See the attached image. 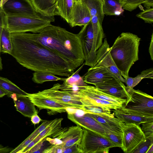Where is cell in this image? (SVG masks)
I'll return each instance as SVG.
<instances>
[{
  "mask_svg": "<svg viewBox=\"0 0 153 153\" xmlns=\"http://www.w3.org/2000/svg\"><path fill=\"white\" fill-rule=\"evenodd\" d=\"M11 38L13 50L10 55L27 69L68 77L77 68L42 45L35 39L32 33H12Z\"/></svg>",
  "mask_w": 153,
  "mask_h": 153,
  "instance_id": "cell-1",
  "label": "cell"
},
{
  "mask_svg": "<svg viewBox=\"0 0 153 153\" xmlns=\"http://www.w3.org/2000/svg\"><path fill=\"white\" fill-rule=\"evenodd\" d=\"M82 28L78 33L75 34L51 24L39 33L32 34L42 45L77 68L85 61L82 42Z\"/></svg>",
  "mask_w": 153,
  "mask_h": 153,
  "instance_id": "cell-2",
  "label": "cell"
},
{
  "mask_svg": "<svg viewBox=\"0 0 153 153\" xmlns=\"http://www.w3.org/2000/svg\"><path fill=\"white\" fill-rule=\"evenodd\" d=\"M141 39L130 32H123L110 47L111 57L122 76H128L130 69L139 59Z\"/></svg>",
  "mask_w": 153,
  "mask_h": 153,
  "instance_id": "cell-3",
  "label": "cell"
},
{
  "mask_svg": "<svg viewBox=\"0 0 153 153\" xmlns=\"http://www.w3.org/2000/svg\"><path fill=\"white\" fill-rule=\"evenodd\" d=\"M54 20V18H34L20 14L5 15L4 18L6 26L11 33L30 32L38 33L51 25Z\"/></svg>",
  "mask_w": 153,
  "mask_h": 153,
  "instance_id": "cell-4",
  "label": "cell"
},
{
  "mask_svg": "<svg viewBox=\"0 0 153 153\" xmlns=\"http://www.w3.org/2000/svg\"><path fill=\"white\" fill-rule=\"evenodd\" d=\"M129 88L130 97L120 109L124 112L140 116L153 117V98L139 90Z\"/></svg>",
  "mask_w": 153,
  "mask_h": 153,
  "instance_id": "cell-5",
  "label": "cell"
},
{
  "mask_svg": "<svg viewBox=\"0 0 153 153\" xmlns=\"http://www.w3.org/2000/svg\"><path fill=\"white\" fill-rule=\"evenodd\" d=\"M82 128V137L78 145L82 153H108L111 148L116 147L114 143L107 137Z\"/></svg>",
  "mask_w": 153,
  "mask_h": 153,
  "instance_id": "cell-6",
  "label": "cell"
},
{
  "mask_svg": "<svg viewBox=\"0 0 153 153\" xmlns=\"http://www.w3.org/2000/svg\"><path fill=\"white\" fill-rule=\"evenodd\" d=\"M123 132V146L121 148L124 152L133 153L146 139L139 125L134 123H125L121 121Z\"/></svg>",
  "mask_w": 153,
  "mask_h": 153,
  "instance_id": "cell-7",
  "label": "cell"
},
{
  "mask_svg": "<svg viewBox=\"0 0 153 153\" xmlns=\"http://www.w3.org/2000/svg\"><path fill=\"white\" fill-rule=\"evenodd\" d=\"M60 85L59 83L55 84L51 88L37 93L57 102L70 106L73 109L82 111L83 105L79 99L69 91L60 90Z\"/></svg>",
  "mask_w": 153,
  "mask_h": 153,
  "instance_id": "cell-8",
  "label": "cell"
},
{
  "mask_svg": "<svg viewBox=\"0 0 153 153\" xmlns=\"http://www.w3.org/2000/svg\"><path fill=\"white\" fill-rule=\"evenodd\" d=\"M110 47L107 39L105 38L101 45L97 51L95 63L91 68L100 67H105L118 78L123 83H125L124 78L121 76L111 55Z\"/></svg>",
  "mask_w": 153,
  "mask_h": 153,
  "instance_id": "cell-9",
  "label": "cell"
},
{
  "mask_svg": "<svg viewBox=\"0 0 153 153\" xmlns=\"http://www.w3.org/2000/svg\"><path fill=\"white\" fill-rule=\"evenodd\" d=\"M1 8L5 15L20 14L34 18L43 16L36 10L30 0H7Z\"/></svg>",
  "mask_w": 153,
  "mask_h": 153,
  "instance_id": "cell-10",
  "label": "cell"
},
{
  "mask_svg": "<svg viewBox=\"0 0 153 153\" xmlns=\"http://www.w3.org/2000/svg\"><path fill=\"white\" fill-rule=\"evenodd\" d=\"M82 28V42L85 58L84 65L91 67L95 63L96 52L94 48V36L91 21Z\"/></svg>",
  "mask_w": 153,
  "mask_h": 153,
  "instance_id": "cell-11",
  "label": "cell"
},
{
  "mask_svg": "<svg viewBox=\"0 0 153 153\" xmlns=\"http://www.w3.org/2000/svg\"><path fill=\"white\" fill-rule=\"evenodd\" d=\"M68 118L77 125L82 128L97 132L105 136L106 133L111 132L102 124L91 116L88 113H85L82 116H78L75 113L68 112Z\"/></svg>",
  "mask_w": 153,
  "mask_h": 153,
  "instance_id": "cell-12",
  "label": "cell"
},
{
  "mask_svg": "<svg viewBox=\"0 0 153 153\" xmlns=\"http://www.w3.org/2000/svg\"><path fill=\"white\" fill-rule=\"evenodd\" d=\"M94 85L100 90L116 97H126L128 100L130 97L128 92L129 88L126 86L123 82L116 76Z\"/></svg>",
  "mask_w": 153,
  "mask_h": 153,
  "instance_id": "cell-13",
  "label": "cell"
},
{
  "mask_svg": "<svg viewBox=\"0 0 153 153\" xmlns=\"http://www.w3.org/2000/svg\"><path fill=\"white\" fill-rule=\"evenodd\" d=\"M26 96L29 97L35 105L39 110L46 109L52 111L54 113H57L66 112L68 108H72L70 106L57 102L37 93H27Z\"/></svg>",
  "mask_w": 153,
  "mask_h": 153,
  "instance_id": "cell-14",
  "label": "cell"
},
{
  "mask_svg": "<svg viewBox=\"0 0 153 153\" xmlns=\"http://www.w3.org/2000/svg\"><path fill=\"white\" fill-rule=\"evenodd\" d=\"M91 16L85 4L81 0H74L69 24L71 27L83 26L91 20Z\"/></svg>",
  "mask_w": 153,
  "mask_h": 153,
  "instance_id": "cell-15",
  "label": "cell"
},
{
  "mask_svg": "<svg viewBox=\"0 0 153 153\" xmlns=\"http://www.w3.org/2000/svg\"><path fill=\"white\" fill-rule=\"evenodd\" d=\"M83 134V129L79 126L62 128L52 137L61 140L65 148L74 144L79 145Z\"/></svg>",
  "mask_w": 153,
  "mask_h": 153,
  "instance_id": "cell-16",
  "label": "cell"
},
{
  "mask_svg": "<svg viewBox=\"0 0 153 153\" xmlns=\"http://www.w3.org/2000/svg\"><path fill=\"white\" fill-rule=\"evenodd\" d=\"M76 91L85 95L110 102L120 109L123 107L126 102V99L114 97L100 90L95 87L88 85Z\"/></svg>",
  "mask_w": 153,
  "mask_h": 153,
  "instance_id": "cell-17",
  "label": "cell"
},
{
  "mask_svg": "<svg viewBox=\"0 0 153 153\" xmlns=\"http://www.w3.org/2000/svg\"><path fill=\"white\" fill-rule=\"evenodd\" d=\"M116 76L108 69L103 67L95 68L90 67L83 78L87 84L93 85L103 82Z\"/></svg>",
  "mask_w": 153,
  "mask_h": 153,
  "instance_id": "cell-18",
  "label": "cell"
},
{
  "mask_svg": "<svg viewBox=\"0 0 153 153\" xmlns=\"http://www.w3.org/2000/svg\"><path fill=\"white\" fill-rule=\"evenodd\" d=\"M10 97L13 100L16 110L24 116L30 118L33 115L38 114L35 105L29 97L16 94H12Z\"/></svg>",
  "mask_w": 153,
  "mask_h": 153,
  "instance_id": "cell-19",
  "label": "cell"
},
{
  "mask_svg": "<svg viewBox=\"0 0 153 153\" xmlns=\"http://www.w3.org/2000/svg\"><path fill=\"white\" fill-rule=\"evenodd\" d=\"M75 96L78 98L83 105L98 106L108 111L120 108L114 103L105 100L80 93L76 91H69Z\"/></svg>",
  "mask_w": 153,
  "mask_h": 153,
  "instance_id": "cell-20",
  "label": "cell"
},
{
  "mask_svg": "<svg viewBox=\"0 0 153 153\" xmlns=\"http://www.w3.org/2000/svg\"><path fill=\"white\" fill-rule=\"evenodd\" d=\"M88 114L102 124L112 134L123 135L120 125L121 121L117 117H115L113 113L109 114Z\"/></svg>",
  "mask_w": 153,
  "mask_h": 153,
  "instance_id": "cell-21",
  "label": "cell"
},
{
  "mask_svg": "<svg viewBox=\"0 0 153 153\" xmlns=\"http://www.w3.org/2000/svg\"><path fill=\"white\" fill-rule=\"evenodd\" d=\"M34 8L41 16L54 18L57 15L56 0H30Z\"/></svg>",
  "mask_w": 153,
  "mask_h": 153,
  "instance_id": "cell-22",
  "label": "cell"
},
{
  "mask_svg": "<svg viewBox=\"0 0 153 153\" xmlns=\"http://www.w3.org/2000/svg\"><path fill=\"white\" fill-rule=\"evenodd\" d=\"M84 63L71 76L64 78L63 82L60 85V89L66 91H74L87 85L83 78L79 74V72L82 68Z\"/></svg>",
  "mask_w": 153,
  "mask_h": 153,
  "instance_id": "cell-23",
  "label": "cell"
},
{
  "mask_svg": "<svg viewBox=\"0 0 153 153\" xmlns=\"http://www.w3.org/2000/svg\"><path fill=\"white\" fill-rule=\"evenodd\" d=\"M115 117L125 123H133L139 125L142 123L153 122V117H147L128 114L120 109L112 110Z\"/></svg>",
  "mask_w": 153,
  "mask_h": 153,
  "instance_id": "cell-24",
  "label": "cell"
},
{
  "mask_svg": "<svg viewBox=\"0 0 153 153\" xmlns=\"http://www.w3.org/2000/svg\"><path fill=\"white\" fill-rule=\"evenodd\" d=\"M91 24L94 36V48L95 52L101 45L105 34L99 19L97 16L91 17Z\"/></svg>",
  "mask_w": 153,
  "mask_h": 153,
  "instance_id": "cell-25",
  "label": "cell"
},
{
  "mask_svg": "<svg viewBox=\"0 0 153 153\" xmlns=\"http://www.w3.org/2000/svg\"><path fill=\"white\" fill-rule=\"evenodd\" d=\"M63 120L60 118L52 120L50 124L34 139L39 140H46V137H52L62 128L61 123Z\"/></svg>",
  "mask_w": 153,
  "mask_h": 153,
  "instance_id": "cell-26",
  "label": "cell"
},
{
  "mask_svg": "<svg viewBox=\"0 0 153 153\" xmlns=\"http://www.w3.org/2000/svg\"><path fill=\"white\" fill-rule=\"evenodd\" d=\"M74 0H56L57 15L61 16L69 23Z\"/></svg>",
  "mask_w": 153,
  "mask_h": 153,
  "instance_id": "cell-27",
  "label": "cell"
},
{
  "mask_svg": "<svg viewBox=\"0 0 153 153\" xmlns=\"http://www.w3.org/2000/svg\"><path fill=\"white\" fill-rule=\"evenodd\" d=\"M88 9L91 17L97 16L102 24L104 17L102 9V0H81Z\"/></svg>",
  "mask_w": 153,
  "mask_h": 153,
  "instance_id": "cell-28",
  "label": "cell"
},
{
  "mask_svg": "<svg viewBox=\"0 0 153 153\" xmlns=\"http://www.w3.org/2000/svg\"><path fill=\"white\" fill-rule=\"evenodd\" d=\"M0 88L5 93L6 95L10 97L13 94L26 96L25 92L17 85L7 78L0 76Z\"/></svg>",
  "mask_w": 153,
  "mask_h": 153,
  "instance_id": "cell-29",
  "label": "cell"
},
{
  "mask_svg": "<svg viewBox=\"0 0 153 153\" xmlns=\"http://www.w3.org/2000/svg\"><path fill=\"white\" fill-rule=\"evenodd\" d=\"M102 9L104 15L107 16H118L124 11L119 0H102Z\"/></svg>",
  "mask_w": 153,
  "mask_h": 153,
  "instance_id": "cell-30",
  "label": "cell"
},
{
  "mask_svg": "<svg viewBox=\"0 0 153 153\" xmlns=\"http://www.w3.org/2000/svg\"><path fill=\"white\" fill-rule=\"evenodd\" d=\"M0 47L1 52L3 53L10 54L13 50L11 33L8 29L5 21L1 35Z\"/></svg>",
  "mask_w": 153,
  "mask_h": 153,
  "instance_id": "cell-31",
  "label": "cell"
},
{
  "mask_svg": "<svg viewBox=\"0 0 153 153\" xmlns=\"http://www.w3.org/2000/svg\"><path fill=\"white\" fill-rule=\"evenodd\" d=\"M122 76L125 80V83L127 85V87L133 88L137 85L144 78H148L153 79V70L152 68H150L142 71L140 74L138 75L135 77H130L124 75Z\"/></svg>",
  "mask_w": 153,
  "mask_h": 153,
  "instance_id": "cell-32",
  "label": "cell"
},
{
  "mask_svg": "<svg viewBox=\"0 0 153 153\" xmlns=\"http://www.w3.org/2000/svg\"><path fill=\"white\" fill-rule=\"evenodd\" d=\"M32 81L37 84H42L47 81H63L64 78L57 77L52 73L40 71H35L33 73Z\"/></svg>",
  "mask_w": 153,
  "mask_h": 153,
  "instance_id": "cell-33",
  "label": "cell"
},
{
  "mask_svg": "<svg viewBox=\"0 0 153 153\" xmlns=\"http://www.w3.org/2000/svg\"><path fill=\"white\" fill-rule=\"evenodd\" d=\"M145 0H119L123 9L132 11L142 4Z\"/></svg>",
  "mask_w": 153,
  "mask_h": 153,
  "instance_id": "cell-34",
  "label": "cell"
},
{
  "mask_svg": "<svg viewBox=\"0 0 153 153\" xmlns=\"http://www.w3.org/2000/svg\"><path fill=\"white\" fill-rule=\"evenodd\" d=\"M82 111L85 113L98 115L109 114H111V111L107 110L96 106L83 105Z\"/></svg>",
  "mask_w": 153,
  "mask_h": 153,
  "instance_id": "cell-35",
  "label": "cell"
},
{
  "mask_svg": "<svg viewBox=\"0 0 153 153\" xmlns=\"http://www.w3.org/2000/svg\"><path fill=\"white\" fill-rule=\"evenodd\" d=\"M136 16L143 20L145 23L152 24L153 22V8H146L145 10L137 14Z\"/></svg>",
  "mask_w": 153,
  "mask_h": 153,
  "instance_id": "cell-36",
  "label": "cell"
},
{
  "mask_svg": "<svg viewBox=\"0 0 153 153\" xmlns=\"http://www.w3.org/2000/svg\"><path fill=\"white\" fill-rule=\"evenodd\" d=\"M141 124V128L146 138L153 137V122H145Z\"/></svg>",
  "mask_w": 153,
  "mask_h": 153,
  "instance_id": "cell-37",
  "label": "cell"
},
{
  "mask_svg": "<svg viewBox=\"0 0 153 153\" xmlns=\"http://www.w3.org/2000/svg\"><path fill=\"white\" fill-rule=\"evenodd\" d=\"M146 141L140 145L133 152L136 153H146L149 147L153 144V137L146 138Z\"/></svg>",
  "mask_w": 153,
  "mask_h": 153,
  "instance_id": "cell-38",
  "label": "cell"
},
{
  "mask_svg": "<svg viewBox=\"0 0 153 153\" xmlns=\"http://www.w3.org/2000/svg\"><path fill=\"white\" fill-rule=\"evenodd\" d=\"M105 136L111 140L116 147L121 148L123 146L122 136L112 133H108L105 134Z\"/></svg>",
  "mask_w": 153,
  "mask_h": 153,
  "instance_id": "cell-39",
  "label": "cell"
},
{
  "mask_svg": "<svg viewBox=\"0 0 153 153\" xmlns=\"http://www.w3.org/2000/svg\"><path fill=\"white\" fill-rule=\"evenodd\" d=\"M52 146L45 149L42 152L44 153H63L65 147L62 144L52 145Z\"/></svg>",
  "mask_w": 153,
  "mask_h": 153,
  "instance_id": "cell-40",
  "label": "cell"
},
{
  "mask_svg": "<svg viewBox=\"0 0 153 153\" xmlns=\"http://www.w3.org/2000/svg\"><path fill=\"white\" fill-rule=\"evenodd\" d=\"M51 120H45L30 135L35 138L42 132L51 122Z\"/></svg>",
  "mask_w": 153,
  "mask_h": 153,
  "instance_id": "cell-41",
  "label": "cell"
},
{
  "mask_svg": "<svg viewBox=\"0 0 153 153\" xmlns=\"http://www.w3.org/2000/svg\"><path fill=\"white\" fill-rule=\"evenodd\" d=\"M5 16V15L2 11L1 7L0 8V41L2 30L4 24ZM1 52L0 47V71L3 69V65L1 56Z\"/></svg>",
  "mask_w": 153,
  "mask_h": 153,
  "instance_id": "cell-42",
  "label": "cell"
},
{
  "mask_svg": "<svg viewBox=\"0 0 153 153\" xmlns=\"http://www.w3.org/2000/svg\"><path fill=\"white\" fill-rule=\"evenodd\" d=\"M63 153H82V152L79 148L78 145L74 144L65 148Z\"/></svg>",
  "mask_w": 153,
  "mask_h": 153,
  "instance_id": "cell-43",
  "label": "cell"
},
{
  "mask_svg": "<svg viewBox=\"0 0 153 153\" xmlns=\"http://www.w3.org/2000/svg\"><path fill=\"white\" fill-rule=\"evenodd\" d=\"M52 139L50 137H47L46 140L49 142L52 145H58L62 144V141L60 139L56 138H53Z\"/></svg>",
  "mask_w": 153,
  "mask_h": 153,
  "instance_id": "cell-44",
  "label": "cell"
},
{
  "mask_svg": "<svg viewBox=\"0 0 153 153\" xmlns=\"http://www.w3.org/2000/svg\"><path fill=\"white\" fill-rule=\"evenodd\" d=\"M31 121L34 124H39L42 120L38 115L37 114L33 115L30 118Z\"/></svg>",
  "mask_w": 153,
  "mask_h": 153,
  "instance_id": "cell-45",
  "label": "cell"
},
{
  "mask_svg": "<svg viewBox=\"0 0 153 153\" xmlns=\"http://www.w3.org/2000/svg\"><path fill=\"white\" fill-rule=\"evenodd\" d=\"M149 52L151 59L153 60V34L152 35L151 41L149 48Z\"/></svg>",
  "mask_w": 153,
  "mask_h": 153,
  "instance_id": "cell-46",
  "label": "cell"
},
{
  "mask_svg": "<svg viewBox=\"0 0 153 153\" xmlns=\"http://www.w3.org/2000/svg\"><path fill=\"white\" fill-rule=\"evenodd\" d=\"M146 8L153 7V0H145L142 3Z\"/></svg>",
  "mask_w": 153,
  "mask_h": 153,
  "instance_id": "cell-47",
  "label": "cell"
},
{
  "mask_svg": "<svg viewBox=\"0 0 153 153\" xmlns=\"http://www.w3.org/2000/svg\"><path fill=\"white\" fill-rule=\"evenodd\" d=\"M153 144H152L149 148L146 153H153Z\"/></svg>",
  "mask_w": 153,
  "mask_h": 153,
  "instance_id": "cell-48",
  "label": "cell"
},
{
  "mask_svg": "<svg viewBox=\"0 0 153 153\" xmlns=\"http://www.w3.org/2000/svg\"><path fill=\"white\" fill-rule=\"evenodd\" d=\"M6 95V94L5 92L0 88V98Z\"/></svg>",
  "mask_w": 153,
  "mask_h": 153,
  "instance_id": "cell-49",
  "label": "cell"
},
{
  "mask_svg": "<svg viewBox=\"0 0 153 153\" xmlns=\"http://www.w3.org/2000/svg\"><path fill=\"white\" fill-rule=\"evenodd\" d=\"M3 0H0V8L1 7L2 4Z\"/></svg>",
  "mask_w": 153,
  "mask_h": 153,
  "instance_id": "cell-50",
  "label": "cell"
},
{
  "mask_svg": "<svg viewBox=\"0 0 153 153\" xmlns=\"http://www.w3.org/2000/svg\"><path fill=\"white\" fill-rule=\"evenodd\" d=\"M7 0H3L2 1V5L6 1H7Z\"/></svg>",
  "mask_w": 153,
  "mask_h": 153,
  "instance_id": "cell-51",
  "label": "cell"
},
{
  "mask_svg": "<svg viewBox=\"0 0 153 153\" xmlns=\"http://www.w3.org/2000/svg\"></svg>",
  "mask_w": 153,
  "mask_h": 153,
  "instance_id": "cell-52",
  "label": "cell"
}]
</instances>
